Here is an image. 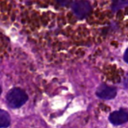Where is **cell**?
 <instances>
[{"mask_svg": "<svg viewBox=\"0 0 128 128\" xmlns=\"http://www.w3.org/2000/svg\"><path fill=\"white\" fill-rule=\"evenodd\" d=\"M6 100L10 107L19 108L26 104L28 100V96L24 90L20 88H13L8 92Z\"/></svg>", "mask_w": 128, "mask_h": 128, "instance_id": "6da1fadb", "label": "cell"}, {"mask_svg": "<svg viewBox=\"0 0 128 128\" xmlns=\"http://www.w3.org/2000/svg\"><path fill=\"white\" fill-rule=\"evenodd\" d=\"M72 12L78 18H86L92 12V6L90 3L86 0H79L72 4Z\"/></svg>", "mask_w": 128, "mask_h": 128, "instance_id": "7a4b0ae2", "label": "cell"}, {"mask_svg": "<svg viewBox=\"0 0 128 128\" xmlns=\"http://www.w3.org/2000/svg\"><path fill=\"white\" fill-rule=\"evenodd\" d=\"M98 98L104 100H112L117 95V89L113 86H110L106 84H101L96 91Z\"/></svg>", "mask_w": 128, "mask_h": 128, "instance_id": "3957f363", "label": "cell"}, {"mask_svg": "<svg viewBox=\"0 0 128 128\" xmlns=\"http://www.w3.org/2000/svg\"><path fill=\"white\" fill-rule=\"evenodd\" d=\"M109 121L113 126H120L128 121V111L126 109H120L114 111L109 115Z\"/></svg>", "mask_w": 128, "mask_h": 128, "instance_id": "277c9868", "label": "cell"}, {"mask_svg": "<svg viewBox=\"0 0 128 128\" xmlns=\"http://www.w3.org/2000/svg\"><path fill=\"white\" fill-rule=\"evenodd\" d=\"M10 124V115L7 112L0 109V128H6Z\"/></svg>", "mask_w": 128, "mask_h": 128, "instance_id": "5b68a950", "label": "cell"}, {"mask_svg": "<svg viewBox=\"0 0 128 128\" xmlns=\"http://www.w3.org/2000/svg\"><path fill=\"white\" fill-rule=\"evenodd\" d=\"M126 6H128V0H112V12H117Z\"/></svg>", "mask_w": 128, "mask_h": 128, "instance_id": "8992f818", "label": "cell"}, {"mask_svg": "<svg viewBox=\"0 0 128 128\" xmlns=\"http://www.w3.org/2000/svg\"><path fill=\"white\" fill-rule=\"evenodd\" d=\"M56 1L58 4L62 5V6H66L71 3L72 0H56Z\"/></svg>", "mask_w": 128, "mask_h": 128, "instance_id": "52a82bcc", "label": "cell"}, {"mask_svg": "<svg viewBox=\"0 0 128 128\" xmlns=\"http://www.w3.org/2000/svg\"><path fill=\"white\" fill-rule=\"evenodd\" d=\"M124 60H125L126 63L128 64V48L126 50L125 53H124Z\"/></svg>", "mask_w": 128, "mask_h": 128, "instance_id": "ba28073f", "label": "cell"}, {"mask_svg": "<svg viewBox=\"0 0 128 128\" xmlns=\"http://www.w3.org/2000/svg\"><path fill=\"white\" fill-rule=\"evenodd\" d=\"M1 92H2V89H1V86H0V94H1Z\"/></svg>", "mask_w": 128, "mask_h": 128, "instance_id": "9c48e42d", "label": "cell"}]
</instances>
